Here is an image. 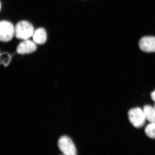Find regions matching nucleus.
I'll return each instance as SVG.
<instances>
[{
    "instance_id": "1",
    "label": "nucleus",
    "mask_w": 155,
    "mask_h": 155,
    "mask_svg": "<svg viewBox=\"0 0 155 155\" xmlns=\"http://www.w3.org/2000/svg\"><path fill=\"white\" fill-rule=\"evenodd\" d=\"M15 35L16 38L20 39H28L33 36L35 31L32 24L26 21H20L15 27Z\"/></svg>"
},
{
    "instance_id": "2",
    "label": "nucleus",
    "mask_w": 155,
    "mask_h": 155,
    "mask_svg": "<svg viewBox=\"0 0 155 155\" xmlns=\"http://www.w3.org/2000/svg\"><path fill=\"white\" fill-rule=\"evenodd\" d=\"M128 118L131 124L136 128H140L143 126L145 123V116L143 110L137 107L133 108L128 113Z\"/></svg>"
},
{
    "instance_id": "3",
    "label": "nucleus",
    "mask_w": 155,
    "mask_h": 155,
    "mask_svg": "<svg viewBox=\"0 0 155 155\" xmlns=\"http://www.w3.org/2000/svg\"><path fill=\"white\" fill-rule=\"evenodd\" d=\"M15 28L11 22L3 20L0 23V39L2 41H11L15 35Z\"/></svg>"
},
{
    "instance_id": "4",
    "label": "nucleus",
    "mask_w": 155,
    "mask_h": 155,
    "mask_svg": "<svg viewBox=\"0 0 155 155\" xmlns=\"http://www.w3.org/2000/svg\"><path fill=\"white\" fill-rule=\"evenodd\" d=\"M58 147L62 153L66 155L77 154L73 142L67 136L62 137L58 141Z\"/></svg>"
},
{
    "instance_id": "5",
    "label": "nucleus",
    "mask_w": 155,
    "mask_h": 155,
    "mask_svg": "<svg viewBox=\"0 0 155 155\" xmlns=\"http://www.w3.org/2000/svg\"><path fill=\"white\" fill-rule=\"evenodd\" d=\"M140 49L146 52H155V37L146 36L142 38L139 43Z\"/></svg>"
},
{
    "instance_id": "6",
    "label": "nucleus",
    "mask_w": 155,
    "mask_h": 155,
    "mask_svg": "<svg viewBox=\"0 0 155 155\" xmlns=\"http://www.w3.org/2000/svg\"><path fill=\"white\" fill-rule=\"evenodd\" d=\"M36 44L29 40H25L19 44L17 48V52L20 54H31L37 49Z\"/></svg>"
},
{
    "instance_id": "7",
    "label": "nucleus",
    "mask_w": 155,
    "mask_h": 155,
    "mask_svg": "<svg viewBox=\"0 0 155 155\" xmlns=\"http://www.w3.org/2000/svg\"><path fill=\"white\" fill-rule=\"evenodd\" d=\"M32 37L33 41L36 44H44L46 42L47 39L46 31L44 28H39L34 31Z\"/></svg>"
},
{
    "instance_id": "8",
    "label": "nucleus",
    "mask_w": 155,
    "mask_h": 155,
    "mask_svg": "<svg viewBox=\"0 0 155 155\" xmlns=\"http://www.w3.org/2000/svg\"><path fill=\"white\" fill-rule=\"evenodd\" d=\"M143 110L147 120L150 123H155V108L150 105H146Z\"/></svg>"
},
{
    "instance_id": "9",
    "label": "nucleus",
    "mask_w": 155,
    "mask_h": 155,
    "mask_svg": "<svg viewBox=\"0 0 155 155\" xmlns=\"http://www.w3.org/2000/svg\"><path fill=\"white\" fill-rule=\"evenodd\" d=\"M145 132L148 137L155 139V123H150L145 129Z\"/></svg>"
},
{
    "instance_id": "10",
    "label": "nucleus",
    "mask_w": 155,
    "mask_h": 155,
    "mask_svg": "<svg viewBox=\"0 0 155 155\" xmlns=\"http://www.w3.org/2000/svg\"><path fill=\"white\" fill-rule=\"evenodd\" d=\"M1 57V64L3 63L5 67L8 66L11 61V56L8 53H5L2 54Z\"/></svg>"
},
{
    "instance_id": "11",
    "label": "nucleus",
    "mask_w": 155,
    "mask_h": 155,
    "mask_svg": "<svg viewBox=\"0 0 155 155\" xmlns=\"http://www.w3.org/2000/svg\"><path fill=\"white\" fill-rule=\"evenodd\" d=\"M151 98L152 99L153 101L155 102V91L152 93L151 94Z\"/></svg>"
},
{
    "instance_id": "12",
    "label": "nucleus",
    "mask_w": 155,
    "mask_h": 155,
    "mask_svg": "<svg viewBox=\"0 0 155 155\" xmlns=\"http://www.w3.org/2000/svg\"><path fill=\"white\" fill-rule=\"evenodd\" d=\"M154 108H155V105Z\"/></svg>"
}]
</instances>
